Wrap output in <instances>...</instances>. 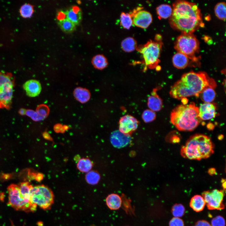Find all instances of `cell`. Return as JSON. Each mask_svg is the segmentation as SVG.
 I'll return each mask as SVG.
<instances>
[{"label":"cell","mask_w":226,"mask_h":226,"mask_svg":"<svg viewBox=\"0 0 226 226\" xmlns=\"http://www.w3.org/2000/svg\"><path fill=\"white\" fill-rule=\"evenodd\" d=\"M170 22L174 28L182 33H192L202 24L200 10L194 3L177 1L173 3Z\"/></svg>","instance_id":"cell-1"},{"label":"cell","mask_w":226,"mask_h":226,"mask_svg":"<svg viewBox=\"0 0 226 226\" xmlns=\"http://www.w3.org/2000/svg\"><path fill=\"white\" fill-rule=\"evenodd\" d=\"M216 83L205 73L191 71L184 74L171 87L170 92L172 97L179 99L192 96L198 97L208 86L215 88Z\"/></svg>","instance_id":"cell-2"},{"label":"cell","mask_w":226,"mask_h":226,"mask_svg":"<svg viewBox=\"0 0 226 226\" xmlns=\"http://www.w3.org/2000/svg\"><path fill=\"white\" fill-rule=\"evenodd\" d=\"M170 119L178 130L186 131L194 130L201 121L199 116L198 108L194 102L177 106L171 111Z\"/></svg>","instance_id":"cell-3"},{"label":"cell","mask_w":226,"mask_h":226,"mask_svg":"<svg viewBox=\"0 0 226 226\" xmlns=\"http://www.w3.org/2000/svg\"><path fill=\"white\" fill-rule=\"evenodd\" d=\"M214 145L209 137L202 134L191 136L181 149L184 158L200 160L209 158L214 153Z\"/></svg>","instance_id":"cell-4"},{"label":"cell","mask_w":226,"mask_h":226,"mask_svg":"<svg viewBox=\"0 0 226 226\" xmlns=\"http://www.w3.org/2000/svg\"><path fill=\"white\" fill-rule=\"evenodd\" d=\"M7 190L8 203L14 209L27 213L35 210L37 206L23 196L18 185L11 184L8 186Z\"/></svg>","instance_id":"cell-5"},{"label":"cell","mask_w":226,"mask_h":226,"mask_svg":"<svg viewBox=\"0 0 226 226\" xmlns=\"http://www.w3.org/2000/svg\"><path fill=\"white\" fill-rule=\"evenodd\" d=\"M199 46L198 40L192 33H182L177 38L175 48L189 59L196 61L195 55L199 50Z\"/></svg>","instance_id":"cell-6"},{"label":"cell","mask_w":226,"mask_h":226,"mask_svg":"<svg viewBox=\"0 0 226 226\" xmlns=\"http://www.w3.org/2000/svg\"><path fill=\"white\" fill-rule=\"evenodd\" d=\"M161 46L160 42L150 40L137 49L142 54L146 65L153 68L159 62Z\"/></svg>","instance_id":"cell-7"},{"label":"cell","mask_w":226,"mask_h":226,"mask_svg":"<svg viewBox=\"0 0 226 226\" xmlns=\"http://www.w3.org/2000/svg\"><path fill=\"white\" fill-rule=\"evenodd\" d=\"M13 85L12 75L0 72V108L7 109L10 108Z\"/></svg>","instance_id":"cell-8"},{"label":"cell","mask_w":226,"mask_h":226,"mask_svg":"<svg viewBox=\"0 0 226 226\" xmlns=\"http://www.w3.org/2000/svg\"><path fill=\"white\" fill-rule=\"evenodd\" d=\"M30 196L33 203L44 209L49 207L53 201L51 191L43 185L33 186L30 191Z\"/></svg>","instance_id":"cell-9"},{"label":"cell","mask_w":226,"mask_h":226,"mask_svg":"<svg viewBox=\"0 0 226 226\" xmlns=\"http://www.w3.org/2000/svg\"><path fill=\"white\" fill-rule=\"evenodd\" d=\"M202 195L209 209L219 210L224 208L223 203L224 192L223 191L214 189L204 191L202 193Z\"/></svg>","instance_id":"cell-10"},{"label":"cell","mask_w":226,"mask_h":226,"mask_svg":"<svg viewBox=\"0 0 226 226\" xmlns=\"http://www.w3.org/2000/svg\"><path fill=\"white\" fill-rule=\"evenodd\" d=\"M132 17L133 24L142 28H146L152 21V17L148 11L138 8L130 13Z\"/></svg>","instance_id":"cell-11"},{"label":"cell","mask_w":226,"mask_h":226,"mask_svg":"<svg viewBox=\"0 0 226 226\" xmlns=\"http://www.w3.org/2000/svg\"><path fill=\"white\" fill-rule=\"evenodd\" d=\"M138 121L133 116L129 115L122 117L119 121V130L122 133L129 135L137 127Z\"/></svg>","instance_id":"cell-12"},{"label":"cell","mask_w":226,"mask_h":226,"mask_svg":"<svg viewBox=\"0 0 226 226\" xmlns=\"http://www.w3.org/2000/svg\"><path fill=\"white\" fill-rule=\"evenodd\" d=\"M110 140L114 146L117 148H121L130 143L131 138L129 135L124 134L120 131H116L111 134Z\"/></svg>","instance_id":"cell-13"},{"label":"cell","mask_w":226,"mask_h":226,"mask_svg":"<svg viewBox=\"0 0 226 226\" xmlns=\"http://www.w3.org/2000/svg\"><path fill=\"white\" fill-rule=\"evenodd\" d=\"M23 88L26 95L30 97H35L38 95L41 90L40 82L35 79L26 81L23 85Z\"/></svg>","instance_id":"cell-14"},{"label":"cell","mask_w":226,"mask_h":226,"mask_svg":"<svg viewBox=\"0 0 226 226\" xmlns=\"http://www.w3.org/2000/svg\"><path fill=\"white\" fill-rule=\"evenodd\" d=\"M216 107L213 104L205 103L198 108L199 116L201 120H207L216 116Z\"/></svg>","instance_id":"cell-15"},{"label":"cell","mask_w":226,"mask_h":226,"mask_svg":"<svg viewBox=\"0 0 226 226\" xmlns=\"http://www.w3.org/2000/svg\"><path fill=\"white\" fill-rule=\"evenodd\" d=\"M67 19L75 25L78 24L82 18V13L80 8L74 6L66 11L65 13Z\"/></svg>","instance_id":"cell-16"},{"label":"cell","mask_w":226,"mask_h":226,"mask_svg":"<svg viewBox=\"0 0 226 226\" xmlns=\"http://www.w3.org/2000/svg\"><path fill=\"white\" fill-rule=\"evenodd\" d=\"M156 90V89L153 90L148 99V107L153 111L160 110L162 106V100L157 94Z\"/></svg>","instance_id":"cell-17"},{"label":"cell","mask_w":226,"mask_h":226,"mask_svg":"<svg viewBox=\"0 0 226 226\" xmlns=\"http://www.w3.org/2000/svg\"><path fill=\"white\" fill-rule=\"evenodd\" d=\"M172 62L175 67L178 69H183L188 66L189 58L186 55L178 52L174 55Z\"/></svg>","instance_id":"cell-18"},{"label":"cell","mask_w":226,"mask_h":226,"mask_svg":"<svg viewBox=\"0 0 226 226\" xmlns=\"http://www.w3.org/2000/svg\"><path fill=\"white\" fill-rule=\"evenodd\" d=\"M106 202L108 207L111 210L119 209L121 205L122 200L118 195L113 193L109 195L106 198Z\"/></svg>","instance_id":"cell-19"},{"label":"cell","mask_w":226,"mask_h":226,"mask_svg":"<svg viewBox=\"0 0 226 226\" xmlns=\"http://www.w3.org/2000/svg\"><path fill=\"white\" fill-rule=\"evenodd\" d=\"M73 94L76 100L82 103L87 102L90 97L89 90L81 87L76 88L73 91Z\"/></svg>","instance_id":"cell-20"},{"label":"cell","mask_w":226,"mask_h":226,"mask_svg":"<svg viewBox=\"0 0 226 226\" xmlns=\"http://www.w3.org/2000/svg\"><path fill=\"white\" fill-rule=\"evenodd\" d=\"M206 203L203 197L199 195H196L191 199L190 202L191 207L195 211L199 212L203 209Z\"/></svg>","instance_id":"cell-21"},{"label":"cell","mask_w":226,"mask_h":226,"mask_svg":"<svg viewBox=\"0 0 226 226\" xmlns=\"http://www.w3.org/2000/svg\"><path fill=\"white\" fill-rule=\"evenodd\" d=\"M214 88L211 86L207 87L200 94L201 99L205 103H210L215 99L216 93Z\"/></svg>","instance_id":"cell-22"},{"label":"cell","mask_w":226,"mask_h":226,"mask_svg":"<svg viewBox=\"0 0 226 226\" xmlns=\"http://www.w3.org/2000/svg\"><path fill=\"white\" fill-rule=\"evenodd\" d=\"M121 46L123 51L129 52L137 49V43L136 40L133 37H128L122 41Z\"/></svg>","instance_id":"cell-23"},{"label":"cell","mask_w":226,"mask_h":226,"mask_svg":"<svg viewBox=\"0 0 226 226\" xmlns=\"http://www.w3.org/2000/svg\"><path fill=\"white\" fill-rule=\"evenodd\" d=\"M91 62L94 67L99 70L105 68L108 64L107 59L102 54H98L94 56Z\"/></svg>","instance_id":"cell-24"},{"label":"cell","mask_w":226,"mask_h":226,"mask_svg":"<svg viewBox=\"0 0 226 226\" xmlns=\"http://www.w3.org/2000/svg\"><path fill=\"white\" fill-rule=\"evenodd\" d=\"M156 12L160 19H166L170 17L172 13V9L169 5L162 4L156 8Z\"/></svg>","instance_id":"cell-25"},{"label":"cell","mask_w":226,"mask_h":226,"mask_svg":"<svg viewBox=\"0 0 226 226\" xmlns=\"http://www.w3.org/2000/svg\"><path fill=\"white\" fill-rule=\"evenodd\" d=\"M18 186L20 191L23 196L26 199L31 201L30 192L33 186L29 182L26 181L21 182Z\"/></svg>","instance_id":"cell-26"},{"label":"cell","mask_w":226,"mask_h":226,"mask_svg":"<svg viewBox=\"0 0 226 226\" xmlns=\"http://www.w3.org/2000/svg\"><path fill=\"white\" fill-rule=\"evenodd\" d=\"M120 24L124 29L128 30L133 24L132 17L130 13L122 12L120 17Z\"/></svg>","instance_id":"cell-27"},{"label":"cell","mask_w":226,"mask_h":226,"mask_svg":"<svg viewBox=\"0 0 226 226\" xmlns=\"http://www.w3.org/2000/svg\"><path fill=\"white\" fill-rule=\"evenodd\" d=\"M58 23L62 30L66 33L72 32L75 28V25L67 18L60 20Z\"/></svg>","instance_id":"cell-28"},{"label":"cell","mask_w":226,"mask_h":226,"mask_svg":"<svg viewBox=\"0 0 226 226\" xmlns=\"http://www.w3.org/2000/svg\"><path fill=\"white\" fill-rule=\"evenodd\" d=\"M215 13L217 17L223 20L226 19V4L224 2L217 3L214 8Z\"/></svg>","instance_id":"cell-29"},{"label":"cell","mask_w":226,"mask_h":226,"mask_svg":"<svg viewBox=\"0 0 226 226\" xmlns=\"http://www.w3.org/2000/svg\"><path fill=\"white\" fill-rule=\"evenodd\" d=\"M92 164L90 161L87 159H80L77 164L78 170L83 172H87L91 169Z\"/></svg>","instance_id":"cell-30"},{"label":"cell","mask_w":226,"mask_h":226,"mask_svg":"<svg viewBox=\"0 0 226 226\" xmlns=\"http://www.w3.org/2000/svg\"><path fill=\"white\" fill-rule=\"evenodd\" d=\"M34 11L33 6L30 4H25L23 5L20 10V15L24 18L31 17Z\"/></svg>","instance_id":"cell-31"},{"label":"cell","mask_w":226,"mask_h":226,"mask_svg":"<svg viewBox=\"0 0 226 226\" xmlns=\"http://www.w3.org/2000/svg\"><path fill=\"white\" fill-rule=\"evenodd\" d=\"M100 178V176L99 173L94 171L89 172L86 175V181L91 185H95L97 183Z\"/></svg>","instance_id":"cell-32"},{"label":"cell","mask_w":226,"mask_h":226,"mask_svg":"<svg viewBox=\"0 0 226 226\" xmlns=\"http://www.w3.org/2000/svg\"><path fill=\"white\" fill-rule=\"evenodd\" d=\"M185 208L181 204H175L172 209V212L175 217L179 218L183 216L185 212Z\"/></svg>","instance_id":"cell-33"},{"label":"cell","mask_w":226,"mask_h":226,"mask_svg":"<svg viewBox=\"0 0 226 226\" xmlns=\"http://www.w3.org/2000/svg\"><path fill=\"white\" fill-rule=\"evenodd\" d=\"M142 116L143 121L147 123L154 120L156 115L154 111L151 110H147L143 111Z\"/></svg>","instance_id":"cell-34"},{"label":"cell","mask_w":226,"mask_h":226,"mask_svg":"<svg viewBox=\"0 0 226 226\" xmlns=\"http://www.w3.org/2000/svg\"><path fill=\"white\" fill-rule=\"evenodd\" d=\"M211 225L212 226H225V220L222 217L217 216L212 219Z\"/></svg>","instance_id":"cell-35"},{"label":"cell","mask_w":226,"mask_h":226,"mask_svg":"<svg viewBox=\"0 0 226 226\" xmlns=\"http://www.w3.org/2000/svg\"><path fill=\"white\" fill-rule=\"evenodd\" d=\"M169 226H184V223L180 218L174 217L170 222Z\"/></svg>","instance_id":"cell-36"},{"label":"cell","mask_w":226,"mask_h":226,"mask_svg":"<svg viewBox=\"0 0 226 226\" xmlns=\"http://www.w3.org/2000/svg\"><path fill=\"white\" fill-rule=\"evenodd\" d=\"M195 226H211L210 223L205 220H200L196 222Z\"/></svg>","instance_id":"cell-37"},{"label":"cell","mask_w":226,"mask_h":226,"mask_svg":"<svg viewBox=\"0 0 226 226\" xmlns=\"http://www.w3.org/2000/svg\"><path fill=\"white\" fill-rule=\"evenodd\" d=\"M208 173L211 175H212L215 174L216 170L214 168H211L209 170Z\"/></svg>","instance_id":"cell-38"},{"label":"cell","mask_w":226,"mask_h":226,"mask_svg":"<svg viewBox=\"0 0 226 226\" xmlns=\"http://www.w3.org/2000/svg\"><path fill=\"white\" fill-rule=\"evenodd\" d=\"M207 127L209 129L212 130L213 128V125L212 123H209L207 125Z\"/></svg>","instance_id":"cell-39"},{"label":"cell","mask_w":226,"mask_h":226,"mask_svg":"<svg viewBox=\"0 0 226 226\" xmlns=\"http://www.w3.org/2000/svg\"><path fill=\"white\" fill-rule=\"evenodd\" d=\"M26 111L25 109H20L19 110V113L20 114L22 115H24L26 113Z\"/></svg>","instance_id":"cell-40"},{"label":"cell","mask_w":226,"mask_h":226,"mask_svg":"<svg viewBox=\"0 0 226 226\" xmlns=\"http://www.w3.org/2000/svg\"><path fill=\"white\" fill-rule=\"evenodd\" d=\"M222 182V186L224 188V189H225V186H226V182H225V180L224 179H222L221 180Z\"/></svg>","instance_id":"cell-41"},{"label":"cell","mask_w":226,"mask_h":226,"mask_svg":"<svg viewBox=\"0 0 226 226\" xmlns=\"http://www.w3.org/2000/svg\"><path fill=\"white\" fill-rule=\"evenodd\" d=\"M182 101L183 103V104L186 105L188 102V100L186 98H183L182 99Z\"/></svg>","instance_id":"cell-42"},{"label":"cell","mask_w":226,"mask_h":226,"mask_svg":"<svg viewBox=\"0 0 226 226\" xmlns=\"http://www.w3.org/2000/svg\"><path fill=\"white\" fill-rule=\"evenodd\" d=\"M155 38L156 40L158 41L160 40L161 38V36L159 35H156Z\"/></svg>","instance_id":"cell-43"},{"label":"cell","mask_w":226,"mask_h":226,"mask_svg":"<svg viewBox=\"0 0 226 226\" xmlns=\"http://www.w3.org/2000/svg\"><path fill=\"white\" fill-rule=\"evenodd\" d=\"M223 137V135H220L219 136L218 139L220 140H221Z\"/></svg>","instance_id":"cell-44"}]
</instances>
